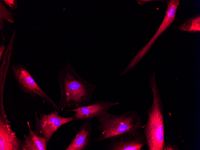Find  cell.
Returning <instances> with one entry per match:
<instances>
[{"label":"cell","instance_id":"cell-1","mask_svg":"<svg viewBox=\"0 0 200 150\" xmlns=\"http://www.w3.org/2000/svg\"><path fill=\"white\" fill-rule=\"evenodd\" d=\"M60 90L59 111L90 105L92 96L98 85L90 83L82 78L70 63L58 72Z\"/></svg>","mask_w":200,"mask_h":150},{"label":"cell","instance_id":"cell-2","mask_svg":"<svg viewBox=\"0 0 200 150\" xmlns=\"http://www.w3.org/2000/svg\"><path fill=\"white\" fill-rule=\"evenodd\" d=\"M156 72L155 70L148 80L153 101L148 110V119L143 128L149 150H163L165 146L163 104L156 84Z\"/></svg>","mask_w":200,"mask_h":150},{"label":"cell","instance_id":"cell-3","mask_svg":"<svg viewBox=\"0 0 200 150\" xmlns=\"http://www.w3.org/2000/svg\"><path fill=\"white\" fill-rule=\"evenodd\" d=\"M96 118L99 124L97 129L101 133L94 141H101L125 132L140 130L145 126L143 125L141 116L134 110L128 111L120 114H112L107 111Z\"/></svg>","mask_w":200,"mask_h":150},{"label":"cell","instance_id":"cell-4","mask_svg":"<svg viewBox=\"0 0 200 150\" xmlns=\"http://www.w3.org/2000/svg\"><path fill=\"white\" fill-rule=\"evenodd\" d=\"M12 69L21 90L30 95L35 100L36 96H39L44 101H46L55 110L59 111L58 107L39 86L23 64H20L16 66L12 64Z\"/></svg>","mask_w":200,"mask_h":150},{"label":"cell","instance_id":"cell-5","mask_svg":"<svg viewBox=\"0 0 200 150\" xmlns=\"http://www.w3.org/2000/svg\"><path fill=\"white\" fill-rule=\"evenodd\" d=\"M36 119L35 131L49 142L54 133L60 127L69 122L75 121L73 116L64 117L59 115L55 110L48 114L35 113Z\"/></svg>","mask_w":200,"mask_h":150},{"label":"cell","instance_id":"cell-6","mask_svg":"<svg viewBox=\"0 0 200 150\" xmlns=\"http://www.w3.org/2000/svg\"><path fill=\"white\" fill-rule=\"evenodd\" d=\"M110 139L108 150H141L147 144L145 137L140 130L125 132Z\"/></svg>","mask_w":200,"mask_h":150},{"label":"cell","instance_id":"cell-7","mask_svg":"<svg viewBox=\"0 0 200 150\" xmlns=\"http://www.w3.org/2000/svg\"><path fill=\"white\" fill-rule=\"evenodd\" d=\"M120 104L119 102H113L100 100L87 106L68 109L66 111L73 113L72 116L75 120L85 121L96 118L103 112L108 111L112 107Z\"/></svg>","mask_w":200,"mask_h":150},{"label":"cell","instance_id":"cell-8","mask_svg":"<svg viewBox=\"0 0 200 150\" xmlns=\"http://www.w3.org/2000/svg\"><path fill=\"white\" fill-rule=\"evenodd\" d=\"M22 141L16 137L7 118L0 117V150H22Z\"/></svg>","mask_w":200,"mask_h":150},{"label":"cell","instance_id":"cell-9","mask_svg":"<svg viewBox=\"0 0 200 150\" xmlns=\"http://www.w3.org/2000/svg\"><path fill=\"white\" fill-rule=\"evenodd\" d=\"M92 124L86 120L77 131L71 142L65 150H86L90 145Z\"/></svg>","mask_w":200,"mask_h":150},{"label":"cell","instance_id":"cell-10","mask_svg":"<svg viewBox=\"0 0 200 150\" xmlns=\"http://www.w3.org/2000/svg\"><path fill=\"white\" fill-rule=\"evenodd\" d=\"M28 134H24L22 141V150H47L46 139L37 131H33L28 122Z\"/></svg>","mask_w":200,"mask_h":150},{"label":"cell","instance_id":"cell-11","mask_svg":"<svg viewBox=\"0 0 200 150\" xmlns=\"http://www.w3.org/2000/svg\"><path fill=\"white\" fill-rule=\"evenodd\" d=\"M180 30L184 31L195 33L200 31V16L192 18L186 21L179 26Z\"/></svg>","mask_w":200,"mask_h":150},{"label":"cell","instance_id":"cell-12","mask_svg":"<svg viewBox=\"0 0 200 150\" xmlns=\"http://www.w3.org/2000/svg\"><path fill=\"white\" fill-rule=\"evenodd\" d=\"M9 23H13L14 19L13 14L8 11L3 4L1 0H0V29L3 28L4 20Z\"/></svg>","mask_w":200,"mask_h":150},{"label":"cell","instance_id":"cell-13","mask_svg":"<svg viewBox=\"0 0 200 150\" xmlns=\"http://www.w3.org/2000/svg\"><path fill=\"white\" fill-rule=\"evenodd\" d=\"M7 6L12 10H14L17 9V1L16 0H3Z\"/></svg>","mask_w":200,"mask_h":150},{"label":"cell","instance_id":"cell-14","mask_svg":"<svg viewBox=\"0 0 200 150\" xmlns=\"http://www.w3.org/2000/svg\"><path fill=\"white\" fill-rule=\"evenodd\" d=\"M5 38L3 36V43L2 45L0 46V61L1 62V61L2 59V58L3 54L4 52V50L5 49V45H3L4 41V40Z\"/></svg>","mask_w":200,"mask_h":150}]
</instances>
